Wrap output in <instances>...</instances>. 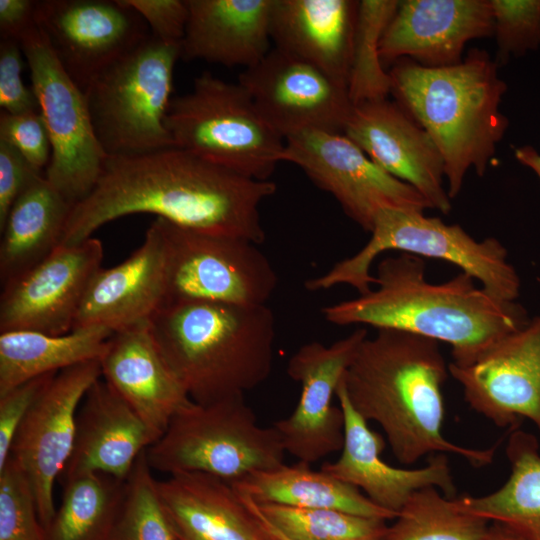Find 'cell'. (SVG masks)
Instances as JSON below:
<instances>
[{
	"mask_svg": "<svg viewBox=\"0 0 540 540\" xmlns=\"http://www.w3.org/2000/svg\"><path fill=\"white\" fill-rule=\"evenodd\" d=\"M276 190L271 180L243 176L175 146L108 156L93 190L73 206L60 245L78 244L106 223L141 213L259 245L265 239L260 205Z\"/></svg>",
	"mask_w": 540,
	"mask_h": 540,
	"instance_id": "cell-1",
	"label": "cell"
},
{
	"mask_svg": "<svg viewBox=\"0 0 540 540\" xmlns=\"http://www.w3.org/2000/svg\"><path fill=\"white\" fill-rule=\"evenodd\" d=\"M465 272L432 283L424 258L399 253L382 259L367 293L322 308L337 326L400 330L447 343L452 363H473L505 335L530 319L517 301L500 300Z\"/></svg>",
	"mask_w": 540,
	"mask_h": 540,
	"instance_id": "cell-2",
	"label": "cell"
},
{
	"mask_svg": "<svg viewBox=\"0 0 540 540\" xmlns=\"http://www.w3.org/2000/svg\"><path fill=\"white\" fill-rule=\"evenodd\" d=\"M449 375L439 342L380 329L361 343L341 384L354 410L380 426L400 463L411 465L426 455L453 453L475 467L486 466L494 459L496 445L462 447L442 433V388Z\"/></svg>",
	"mask_w": 540,
	"mask_h": 540,
	"instance_id": "cell-3",
	"label": "cell"
},
{
	"mask_svg": "<svg viewBox=\"0 0 540 540\" xmlns=\"http://www.w3.org/2000/svg\"><path fill=\"white\" fill-rule=\"evenodd\" d=\"M388 74L394 101L439 149L447 192L455 198L470 168L478 176L486 173L509 125L499 110L507 86L497 62L474 48L456 65L429 68L403 58Z\"/></svg>",
	"mask_w": 540,
	"mask_h": 540,
	"instance_id": "cell-4",
	"label": "cell"
},
{
	"mask_svg": "<svg viewBox=\"0 0 540 540\" xmlns=\"http://www.w3.org/2000/svg\"><path fill=\"white\" fill-rule=\"evenodd\" d=\"M149 327L165 361L197 403L244 396L271 374L275 319L267 304L166 303Z\"/></svg>",
	"mask_w": 540,
	"mask_h": 540,
	"instance_id": "cell-5",
	"label": "cell"
},
{
	"mask_svg": "<svg viewBox=\"0 0 540 540\" xmlns=\"http://www.w3.org/2000/svg\"><path fill=\"white\" fill-rule=\"evenodd\" d=\"M370 234L355 254L308 279L306 289L321 291L348 285L359 295L367 293L374 285L373 262L382 253L394 250L454 264L500 300L515 302L520 296V277L508 260L505 246L494 237L478 241L458 224L401 209L381 210Z\"/></svg>",
	"mask_w": 540,
	"mask_h": 540,
	"instance_id": "cell-6",
	"label": "cell"
},
{
	"mask_svg": "<svg viewBox=\"0 0 540 540\" xmlns=\"http://www.w3.org/2000/svg\"><path fill=\"white\" fill-rule=\"evenodd\" d=\"M285 454L276 429L258 424L244 396L191 400L145 452L150 468L168 476L202 473L229 483L283 465Z\"/></svg>",
	"mask_w": 540,
	"mask_h": 540,
	"instance_id": "cell-7",
	"label": "cell"
},
{
	"mask_svg": "<svg viewBox=\"0 0 540 540\" xmlns=\"http://www.w3.org/2000/svg\"><path fill=\"white\" fill-rule=\"evenodd\" d=\"M165 126L175 147L252 179L270 180L284 162L285 140L245 88L208 71L172 98Z\"/></svg>",
	"mask_w": 540,
	"mask_h": 540,
	"instance_id": "cell-8",
	"label": "cell"
},
{
	"mask_svg": "<svg viewBox=\"0 0 540 540\" xmlns=\"http://www.w3.org/2000/svg\"><path fill=\"white\" fill-rule=\"evenodd\" d=\"M181 46L152 35L101 72L84 91L96 137L110 157L174 147L165 126Z\"/></svg>",
	"mask_w": 540,
	"mask_h": 540,
	"instance_id": "cell-9",
	"label": "cell"
},
{
	"mask_svg": "<svg viewBox=\"0 0 540 540\" xmlns=\"http://www.w3.org/2000/svg\"><path fill=\"white\" fill-rule=\"evenodd\" d=\"M166 303L200 301L266 305L278 277L257 244L187 229L162 218Z\"/></svg>",
	"mask_w": 540,
	"mask_h": 540,
	"instance_id": "cell-10",
	"label": "cell"
},
{
	"mask_svg": "<svg viewBox=\"0 0 540 540\" xmlns=\"http://www.w3.org/2000/svg\"><path fill=\"white\" fill-rule=\"evenodd\" d=\"M51 143L45 178L73 206L97 184L107 154L100 145L85 93L65 72L36 27L19 40Z\"/></svg>",
	"mask_w": 540,
	"mask_h": 540,
	"instance_id": "cell-11",
	"label": "cell"
},
{
	"mask_svg": "<svg viewBox=\"0 0 540 540\" xmlns=\"http://www.w3.org/2000/svg\"><path fill=\"white\" fill-rule=\"evenodd\" d=\"M284 162L302 169L369 233L383 209L424 212L431 208L414 187L378 166L342 132L308 130L286 139Z\"/></svg>",
	"mask_w": 540,
	"mask_h": 540,
	"instance_id": "cell-12",
	"label": "cell"
},
{
	"mask_svg": "<svg viewBox=\"0 0 540 540\" xmlns=\"http://www.w3.org/2000/svg\"><path fill=\"white\" fill-rule=\"evenodd\" d=\"M34 21L83 92L107 67L151 36L145 21L124 0H40Z\"/></svg>",
	"mask_w": 540,
	"mask_h": 540,
	"instance_id": "cell-13",
	"label": "cell"
},
{
	"mask_svg": "<svg viewBox=\"0 0 540 540\" xmlns=\"http://www.w3.org/2000/svg\"><path fill=\"white\" fill-rule=\"evenodd\" d=\"M367 336V330L359 327L330 345L306 343L290 357L287 374L300 384L301 394L292 413L272 426L285 452L298 462L311 465L341 451L344 416L340 406L333 405V397Z\"/></svg>",
	"mask_w": 540,
	"mask_h": 540,
	"instance_id": "cell-14",
	"label": "cell"
},
{
	"mask_svg": "<svg viewBox=\"0 0 540 540\" xmlns=\"http://www.w3.org/2000/svg\"><path fill=\"white\" fill-rule=\"evenodd\" d=\"M101 377L100 360L59 371L34 402L14 438L10 457L31 483L45 530L56 511L55 483L73 450L79 407Z\"/></svg>",
	"mask_w": 540,
	"mask_h": 540,
	"instance_id": "cell-15",
	"label": "cell"
},
{
	"mask_svg": "<svg viewBox=\"0 0 540 540\" xmlns=\"http://www.w3.org/2000/svg\"><path fill=\"white\" fill-rule=\"evenodd\" d=\"M237 82L284 140L308 130L343 133L353 108L347 86L276 47Z\"/></svg>",
	"mask_w": 540,
	"mask_h": 540,
	"instance_id": "cell-16",
	"label": "cell"
},
{
	"mask_svg": "<svg viewBox=\"0 0 540 540\" xmlns=\"http://www.w3.org/2000/svg\"><path fill=\"white\" fill-rule=\"evenodd\" d=\"M448 367L471 409L501 428L527 418L540 431V314L473 363Z\"/></svg>",
	"mask_w": 540,
	"mask_h": 540,
	"instance_id": "cell-17",
	"label": "cell"
},
{
	"mask_svg": "<svg viewBox=\"0 0 540 540\" xmlns=\"http://www.w3.org/2000/svg\"><path fill=\"white\" fill-rule=\"evenodd\" d=\"M102 259L103 245L93 237L74 245H59L42 262L2 287L0 332L31 330L62 335L72 331Z\"/></svg>",
	"mask_w": 540,
	"mask_h": 540,
	"instance_id": "cell-18",
	"label": "cell"
},
{
	"mask_svg": "<svg viewBox=\"0 0 540 540\" xmlns=\"http://www.w3.org/2000/svg\"><path fill=\"white\" fill-rule=\"evenodd\" d=\"M343 133L378 166L414 187L431 208L443 214L451 211L439 149L395 101L387 98L353 105Z\"/></svg>",
	"mask_w": 540,
	"mask_h": 540,
	"instance_id": "cell-19",
	"label": "cell"
},
{
	"mask_svg": "<svg viewBox=\"0 0 540 540\" xmlns=\"http://www.w3.org/2000/svg\"><path fill=\"white\" fill-rule=\"evenodd\" d=\"M490 0H404L379 45L382 64L407 58L429 68L460 63L465 45L493 35Z\"/></svg>",
	"mask_w": 540,
	"mask_h": 540,
	"instance_id": "cell-20",
	"label": "cell"
},
{
	"mask_svg": "<svg viewBox=\"0 0 540 540\" xmlns=\"http://www.w3.org/2000/svg\"><path fill=\"white\" fill-rule=\"evenodd\" d=\"M336 398L344 416V441L339 458L322 464V471L358 488L377 506L396 515L414 492L428 486L455 498L447 454L431 455L425 466L416 469L389 465L381 458L385 439L354 410L341 382Z\"/></svg>",
	"mask_w": 540,
	"mask_h": 540,
	"instance_id": "cell-21",
	"label": "cell"
},
{
	"mask_svg": "<svg viewBox=\"0 0 540 540\" xmlns=\"http://www.w3.org/2000/svg\"><path fill=\"white\" fill-rule=\"evenodd\" d=\"M166 300V264L156 221L142 245L111 268H100L80 304L73 329L103 327L117 332L149 321Z\"/></svg>",
	"mask_w": 540,
	"mask_h": 540,
	"instance_id": "cell-22",
	"label": "cell"
},
{
	"mask_svg": "<svg viewBox=\"0 0 540 540\" xmlns=\"http://www.w3.org/2000/svg\"><path fill=\"white\" fill-rule=\"evenodd\" d=\"M102 378L152 432L156 441L191 399L151 334L149 321L114 332L100 358Z\"/></svg>",
	"mask_w": 540,
	"mask_h": 540,
	"instance_id": "cell-23",
	"label": "cell"
},
{
	"mask_svg": "<svg viewBox=\"0 0 540 540\" xmlns=\"http://www.w3.org/2000/svg\"><path fill=\"white\" fill-rule=\"evenodd\" d=\"M155 441L145 423L101 377L79 407L73 450L58 482L88 473L126 481Z\"/></svg>",
	"mask_w": 540,
	"mask_h": 540,
	"instance_id": "cell-24",
	"label": "cell"
},
{
	"mask_svg": "<svg viewBox=\"0 0 540 540\" xmlns=\"http://www.w3.org/2000/svg\"><path fill=\"white\" fill-rule=\"evenodd\" d=\"M157 487L176 540H280L225 480L182 473L157 480Z\"/></svg>",
	"mask_w": 540,
	"mask_h": 540,
	"instance_id": "cell-25",
	"label": "cell"
},
{
	"mask_svg": "<svg viewBox=\"0 0 540 540\" xmlns=\"http://www.w3.org/2000/svg\"><path fill=\"white\" fill-rule=\"evenodd\" d=\"M359 1L274 0L275 47L348 87Z\"/></svg>",
	"mask_w": 540,
	"mask_h": 540,
	"instance_id": "cell-26",
	"label": "cell"
},
{
	"mask_svg": "<svg viewBox=\"0 0 540 540\" xmlns=\"http://www.w3.org/2000/svg\"><path fill=\"white\" fill-rule=\"evenodd\" d=\"M274 0H188L181 58L254 66L271 50Z\"/></svg>",
	"mask_w": 540,
	"mask_h": 540,
	"instance_id": "cell-27",
	"label": "cell"
},
{
	"mask_svg": "<svg viewBox=\"0 0 540 540\" xmlns=\"http://www.w3.org/2000/svg\"><path fill=\"white\" fill-rule=\"evenodd\" d=\"M72 208L42 175L25 188L0 228L2 287L42 262L59 246Z\"/></svg>",
	"mask_w": 540,
	"mask_h": 540,
	"instance_id": "cell-28",
	"label": "cell"
},
{
	"mask_svg": "<svg viewBox=\"0 0 540 540\" xmlns=\"http://www.w3.org/2000/svg\"><path fill=\"white\" fill-rule=\"evenodd\" d=\"M231 484L256 504L329 508L387 521L397 516L377 506L358 488L302 462L292 466L284 463Z\"/></svg>",
	"mask_w": 540,
	"mask_h": 540,
	"instance_id": "cell-29",
	"label": "cell"
},
{
	"mask_svg": "<svg viewBox=\"0 0 540 540\" xmlns=\"http://www.w3.org/2000/svg\"><path fill=\"white\" fill-rule=\"evenodd\" d=\"M510 474L496 491L456 499L464 511L499 523L521 540H540V451L537 438L511 432L506 445Z\"/></svg>",
	"mask_w": 540,
	"mask_h": 540,
	"instance_id": "cell-30",
	"label": "cell"
},
{
	"mask_svg": "<svg viewBox=\"0 0 540 540\" xmlns=\"http://www.w3.org/2000/svg\"><path fill=\"white\" fill-rule=\"evenodd\" d=\"M113 333L103 327L74 329L62 335L0 332V395L35 377L100 360Z\"/></svg>",
	"mask_w": 540,
	"mask_h": 540,
	"instance_id": "cell-31",
	"label": "cell"
},
{
	"mask_svg": "<svg viewBox=\"0 0 540 540\" xmlns=\"http://www.w3.org/2000/svg\"><path fill=\"white\" fill-rule=\"evenodd\" d=\"M60 506L46 528V540H110L126 481L88 473L61 483Z\"/></svg>",
	"mask_w": 540,
	"mask_h": 540,
	"instance_id": "cell-32",
	"label": "cell"
},
{
	"mask_svg": "<svg viewBox=\"0 0 540 540\" xmlns=\"http://www.w3.org/2000/svg\"><path fill=\"white\" fill-rule=\"evenodd\" d=\"M490 522L462 510L433 486L414 492L383 540H485Z\"/></svg>",
	"mask_w": 540,
	"mask_h": 540,
	"instance_id": "cell-33",
	"label": "cell"
},
{
	"mask_svg": "<svg viewBox=\"0 0 540 540\" xmlns=\"http://www.w3.org/2000/svg\"><path fill=\"white\" fill-rule=\"evenodd\" d=\"M248 500L274 534L290 540H382L388 527L385 519L336 509L256 504Z\"/></svg>",
	"mask_w": 540,
	"mask_h": 540,
	"instance_id": "cell-34",
	"label": "cell"
},
{
	"mask_svg": "<svg viewBox=\"0 0 540 540\" xmlns=\"http://www.w3.org/2000/svg\"><path fill=\"white\" fill-rule=\"evenodd\" d=\"M399 2L362 0L358 3L348 83L353 105L387 99L390 94V77L382 64L379 45Z\"/></svg>",
	"mask_w": 540,
	"mask_h": 540,
	"instance_id": "cell-35",
	"label": "cell"
},
{
	"mask_svg": "<svg viewBox=\"0 0 540 540\" xmlns=\"http://www.w3.org/2000/svg\"><path fill=\"white\" fill-rule=\"evenodd\" d=\"M145 452L126 480L110 540H176Z\"/></svg>",
	"mask_w": 540,
	"mask_h": 540,
	"instance_id": "cell-36",
	"label": "cell"
},
{
	"mask_svg": "<svg viewBox=\"0 0 540 540\" xmlns=\"http://www.w3.org/2000/svg\"><path fill=\"white\" fill-rule=\"evenodd\" d=\"M0 540H46L31 483L12 457L0 469Z\"/></svg>",
	"mask_w": 540,
	"mask_h": 540,
	"instance_id": "cell-37",
	"label": "cell"
},
{
	"mask_svg": "<svg viewBox=\"0 0 540 540\" xmlns=\"http://www.w3.org/2000/svg\"><path fill=\"white\" fill-rule=\"evenodd\" d=\"M498 46L497 64L540 45V0H490Z\"/></svg>",
	"mask_w": 540,
	"mask_h": 540,
	"instance_id": "cell-38",
	"label": "cell"
},
{
	"mask_svg": "<svg viewBox=\"0 0 540 540\" xmlns=\"http://www.w3.org/2000/svg\"><path fill=\"white\" fill-rule=\"evenodd\" d=\"M0 139L13 146L35 171L47 168L51 143L40 110L21 114L1 110Z\"/></svg>",
	"mask_w": 540,
	"mask_h": 540,
	"instance_id": "cell-39",
	"label": "cell"
},
{
	"mask_svg": "<svg viewBox=\"0 0 540 540\" xmlns=\"http://www.w3.org/2000/svg\"><path fill=\"white\" fill-rule=\"evenodd\" d=\"M57 373L35 377L0 395V469L10 458L11 447L21 423Z\"/></svg>",
	"mask_w": 540,
	"mask_h": 540,
	"instance_id": "cell-40",
	"label": "cell"
},
{
	"mask_svg": "<svg viewBox=\"0 0 540 540\" xmlns=\"http://www.w3.org/2000/svg\"><path fill=\"white\" fill-rule=\"evenodd\" d=\"M23 57L18 41H0V106L10 114L39 111L33 89L22 79Z\"/></svg>",
	"mask_w": 540,
	"mask_h": 540,
	"instance_id": "cell-41",
	"label": "cell"
},
{
	"mask_svg": "<svg viewBox=\"0 0 540 540\" xmlns=\"http://www.w3.org/2000/svg\"><path fill=\"white\" fill-rule=\"evenodd\" d=\"M147 24L151 35L169 45H182L189 17L188 0H124Z\"/></svg>",
	"mask_w": 540,
	"mask_h": 540,
	"instance_id": "cell-42",
	"label": "cell"
},
{
	"mask_svg": "<svg viewBox=\"0 0 540 540\" xmlns=\"http://www.w3.org/2000/svg\"><path fill=\"white\" fill-rule=\"evenodd\" d=\"M40 175L13 146L0 139V228L19 195Z\"/></svg>",
	"mask_w": 540,
	"mask_h": 540,
	"instance_id": "cell-43",
	"label": "cell"
},
{
	"mask_svg": "<svg viewBox=\"0 0 540 540\" xmlns=\"http://www.w3.org/2000/svg\"><path fill=\"white\" fill-rule=\"evenodd\" d=\"M36 1L0 0L1 40L18 41L35 26L34 12Z\"/></svg>",
	"mask_w": 540,
	"mask_h": 540,
	"instance_id": "cell-44",
	"label": "cell"
},
{
	"mask_svg": "<svg viewBox=\"0 0 540 540\" xmlns=\"http://www.w3.org/2000/svg\"><path fill=\"white\" fill-rule=\"evenodd\" d=\"M515 158L524 166L531 169L540 181V153L531 146H521L514 149Z\"/></svg>",
	"mask_w": 540,
	"mask_h": 540,
	"instance_id": "cell-45",
	"label": "cell"
},
{
	"mask_svg": "<svg viewBox=\"0 0 540 540\" xmlns=\"http://www.w3.org/2000/svg\"><path fill=\"white\" fill-rule=\"evenodd\" d=\"M485 540H521V539L505 526L496 522H490Z\"/></svg>",
	"mask_w": 540,
	"mask_h": 540,
	"instance_id": "cell-46",
	"label": "cell"
},
{
	"mask_svg": "<svg viewBox=\"0 0 540 540\" xmlns=\"http://www.w3.org/2000/svg\"><path fill=\"white\" fill-rule=\"evenodd\" d=\"M276 535V534H275ZM280 540H290V539H287V538H284L282 536H279V535H276ZM383 540V539H382Z\"/></svg>",
	"mask_w": 540,
	"mask_h": 540,
	"instance_id": "cell-47",
	"label": "cell"
},
{
	"mask_svg": "<svg viewBox=\"0 0 540 540\" xmlns=\"http://www.w3.org/2000/svg\"><path fill=\"white\" fill-rule=\"evenodd\" d=\"M538 283H539V285H540V277L538 278Z\"/></svg>",
	"mask_w": 540,
	"mask_h": 540,
	"instance_id": "cell-48",
	"label": "cell"
}]
</instances>
